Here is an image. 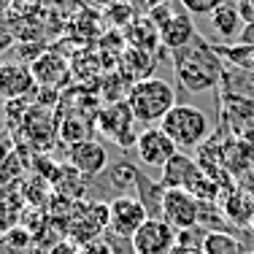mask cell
<instances>
[{
    "label": "cell",
    "instance_id": "obj_4",
    "mask_svg": "<svg viewBox=\"0 0 254 254\" xmlns=\"http://www.w3.org/2000/svg\"><path fill=\"white\" fill-rule=\"evenodd\" d=\"M203 205L192 192L187 190H165L162 187L160 195V205H157V214L160 219H165L176 233H187V230H197L203 219Z\"/></svg>",
    "mask_w": 254,
    "mask_h": 254
},
{
    "label": "cell",
    "instance_id": "obj_13",
    "mask_svg": "<svg viewBox=\"0 0 254 254\" xmlns=\"http://www.w3.org/2000/svg\"><path fill=\"white\" fill-rule=\"evenodd\" d=\"M35 89L33 68L25 63H3L0 65V98L3 100H22Z\"/></svg>",
    "mask_w": 254,
    "mask_h": 254
},
{
    "label": "cell",
    "instance_id": "obj_21",
    "mask_svg": "<svg viewBox=\"0 0 254 254\" xmlns=\"http://www.w3.org/2000/svg\"><path fill=\"white\" fill-rule=\"evenodd\" d=\"M200 238H203V235H200ZM200 238L195 241V230L179 233V246L173 249V254H203L200 252Z\"/></svg>",
    "mask_w": 254,
    "mask_h": 254
},
{
    "label": "cell",
    "instance_id": "obj_24",
    "mask_svg": "<svg viewBox=\"0 0 254 254\" xmlns=\"http://www.w3.org/2000/svg\"><path fill=\"white\" fill-rule=\"evenodd\" d=\"M235 5H238V14L244 19V25L254 22V0H235Z\"/></svg>",
    "mask_w": 254,
    "mask_h": 254
},
{
    "label": "cell",
    "instance_id": "obj_28",
    "mask_svg": "<svg viewBox=\"0 0 254 254\" xmlns=\"http://www.w3.org/2000/svg\"><path fill=\"white\" fill-rule=\"evenodd\" d=\"M249 254H254V252H249Z\"/></svg>",
    "mask_w": 254,
    "mask_h": 254
},
{
    "label": "cell",
    "instance_id": "obj_6",
    "mask_svg": "<svg viewBox=\"0 0 254 254\" xmlns=\"http://www.w3.org/2000/svg\"><path fill=\"white\" fill-rule=\"evenodd\" d=\"M149 208L138 195H117L108 203V230L117 238L132 241V235L143 227V222L149 219Z\"/></svg>",
    "mask_w": 254,
    "mask_h": 254
},
{
    "label": "cell",
    "instance_id": "obj_15",
    "mask_svg": "<svg viewBox=\"0 0 254 254\" xmlns=\"http://www.w3.org/2000/svg\"><path fill=\"white\" fill-rule=\"evenodd\" d=\"M222 214L227 216L230 222L235 225H244V227H252V214H254V197L244 187H235L225 195V205H222Z\"/></svg>",
    "mask_w": 254,
    "mask_h": 254
},
{
    "label": "cell",
    "instance_id": "obj_1",
    "mask_svg": "<svg viewBox=\"0 0 254 254\" xmlns=\"http://www.w3.org/2000/svg\"><path fill=\"white\" fill-rule=\"evenodd\" d=\"M173 63V73H176V81L187 92H208L216 84L222 81L225 70H222V57L216 54V49L208 44L205 38L197 35L190 46L173 52L171 54Z\"/></svg>",
    "mask_w": 254,
    "mask_h": 254
},
{
    "label": "cell",
    "instance_id": "obj_7",
    "mask_svg": "<svg viewBox=\"0 0 254 254\" xmlns=\"http://www.w3.org/2000/svg\"><path fill=\"white\" fill-rule=\"evenodd\" d=\"M68 225V238L78 246L100 241L103 230H108V203H76Z\"/></svg>",
    "mask_w": 254,
    "mask_h": 254
},
{
    "label": "cell",
    "instance_id": "obj_17",
    "mask_svg": "<svg viewBox=\"0 0 254 254\" xmlns=\"http://www.w3.org/2000/svg\"><path fill=\"white\" fill-rule=\"evenodd\" d=\"M203 254H244V244L230 230H205L200 238Z\"/></svg>",
    "mask_w": 254,
    "mask_h": 254
},
{
    "label": "cell",
    "instance_id": "obj_12",
    "mask_svg": "<svg viewBox=\"0 0 254 254\" xmlns=\"http://www.w3.org/2000/svg\"><path fill=\"white\" fill-rule=\"evenodd\" d=\"M200 176H203L200 162H197L195 157H190L187 152H179L165 168H162V179L160 181H162L165 190H187L190 192L192 184H195Z\"/></svg>",
    "mask_w": 254,
    "mask_h": 254
},
{
    "label": "cell",
    "instance_id": "obj_27",
    "mask_svg": "<svg viewBox=\"0 0 254 254\" xmlns=\"http://www.w3.org/2000/svg\"><path fill=\"white\" fill-rule=\"evenodd\" d=\"M249 70L254 73V52H252V63H249Z\"/></svg>",
    "mask_w": 254,
    "mask_h": 254
},
{
    "label": "cell",
    "instance_id": "obj_11",
    "mask_svg": "<svg viewBox=\"0 0 254 254\" xmlns=\"http://www.w3.org/2000/svg\"><path fill=\"white\" fill-rule=\"evenodd\" d=\"M68 165H73L84 179H95L100 173H106L108 168V154H106V146L98 141H81V143H73L68 149Z\"/></svg>",
    "mask_w": 254,
    "mask_h": 254
},
{
    "label": "cell",
    "instance_id": "obj_16",
    "mask_svg": "<svg viewBox=\"0 0 254 254\" xmlns=\"http://www.w3.org/2000/svg\"><path fill=\"white\" fill-rule=\"evenodd\" d=\"M211 27H214V33L225 41L238 38L241 30H244V19H241V14H238V5H235L233 0H227L225 5H219V8L211 14Z\"/></svg>",
    "mask_w": 254,
    "mask_h": 254
},
{
    "label": "cell",
    "instance_id": "obj_3",
    "mask_svg": "<svg viewBox=\"0 0 254 254\" xmlns=\"http://www.w3.org/2000/svg\"><path fill=\"white\" fill-rule=\"evenodd\" d=\"M162 130L168 132L179 149H197L205 143L211 135V119L208 114L200 111L197 106H187V103H176L173 111L162 119Z\"/></svg>",
    "mask_w": 254,
    "mask_h": 254
},
{
    "label": "cell",
    "instance_id": "obj_22",
    "mask_svg": "<svg viewBox=\"0 0 254 254\" xmlns=\"http://www.w3.org/2000/svg\"><path fill=\"white\" fill-rule=\"evenodd\" d=\"M14 41H16L14 25H11V22H5L3 16H0V54L8 52L11 46H14Z\"/></svg>",
    "mask_w": 254,
    "mask_h": 254
},
{
    "label": "cell",
    "instance_id": "obj_9",
    "mask_svg": "<svg viewBox=\"0 0 254 254\" xmlns=\"http://www.w3.org/2000/svg\"><path fill=\"white\" fill-rule=\"evenodd\" d=\"M132 254H173L179 246V233L160 216H149L143 227L130 241Z\"/></svg>",
    "mask_w": 254,
    "mask_h": 254
},
{
    "label": "cell",
    "instance_id": "obj_10",
    "mask_svg": "<svg viewBox=\"0 0 254 254\" xmlns=\"http://www.w3.org/2000/svg\"><path fill=\"white\" fill-rule=\"evenodd\" d=\"M135 152H138V160H141L146 168H160L162 171L181 149L168 138V132L162 130L160 125H154V127H143L141 130L138 143H135Z\"/></svg>",
    "mask_w": 254,
    "mask_h": 254
},
{
    "label": "cell",
    "instance_id": "obj_23",
    "mask_svg": "<svg viewBox=\"0 0 254 254\" xmlns=\"http://www.w3.org/2000/svg\"><path fill=\"white\" fill-rule=\"evenodd\" d=\"M49 254H81V246L73 244L70 238H63V241H57V244L52 246Z\"/></svg>",
    "mask_w": 254,
    "mask_h": 254
},
{
    "label": "cell",
    "instance_id": "obj_5",
    "mask_svg": "<svg viewBox=\"0 0 254 254\" xmlns=\"http://www.w3.org/2000/svg\"><path fill=\"white\" fill-rule=\"evenodd\" d=\"M98 130L106 138H111L117 146H125V149L135 146L138 135H141V130H138V119L132 117L127 100L108 103L106 108H100L98 111Z\"/></svg>",
    "mask_w": 254,
    "mask_h": 254
},
{
    "label": "cell",
    "instance_id": "obj_14",
    "mask_svg": "<svg viewBox=\"0 0 254 254\" xmlns=\"http://www.w3.org/2000/svg\"><path fill=\"white\" fill-rule=\"evenodd\" d=\"M33 76L38 87H54V84H60L68 76V63L54 52H44L33 63Z\"/></svg>",
    "mask_w": 254,
    "mask_h": 254
},
{
    "label": "cell",
    "instance_id": "obj_19",
    "mask_svg": "<svg viewBox=\"0 0 254 254\" xmlns=\"http://www.w3.org/2000/svg\"><path fill=\"white\" fill-rule=\"evenodd\" d=\"M11 192L8 190H0V235H5L11 227L19 225L22 219V208H11Z\"/></svg>",
    "mask_w": 254,
    "mask_h": 254
},
{
    "label": "cell",
    "instance_id": "obj_26",
    "mask_svg": "<svg viewBox=\"0 0 254 254\" xmlns=\"http://www.w3.org/2000/svg\"><path fill=\"white\" fill-rule=\"evenodd\" d=\"M238 44L254 46V22H249V25H244V30H241V35H238Z\"/></svg>",
    "mask_w": 254,
    "mask_h": 254
},
{
    "label": "cell",
    "instance_id": "obj_25",
    "mask_svg": "<svg viewBox=\"0 0 254 254\" xmlns=\"http://www.w3.org/2000/svg\"><path fill=\"white\" fill-rule=\"evenodd\" d=\"M132 5L141 11H146V14H152L154 8H160V5H168V0H132Z\"/></svg>",
    "mask_w": 254,
    "mask_h": 254
},
{
    "label": "cell",
    "instance_id": "obj_20",
    "mask_svg": "<svg viewBox=\"0 0 254 254\" xmlns=\"http://www.w3.org/2000/svg\"><path fill=\"white\" fill-rule=\"evenodd\" d=\"M184 14H195V16H211L219 5H225L227 0H179Z\"/></svg>",
    "mask_w": 254,
    "mask_h": 254
},
{
    "label": "cell",
    "instance_id": "obj_18",
    "mask_svg": "<svg viewBox=\"0 0 254 254\" xmlns=\"http://www.w3.org/2000/svg\"><path fill=\"white\" fill-rule=\"evenodd\" d=\"M125 65L135 73V81L141 78H149L152 76V68H154V52H143V49H127L125 52Z\"/></svg>",
    "mask_w": 254,
    "mask_h": 254
},
{
    "label": "cell",
    "instance_id": "obj_8",
    "mask_svg": "<svg viewBox=\"0 0 254 254\" xmlns=\"http://www.w3.org/2000/svg\"><path fill=\"white\" fill-rule=\"evenodd\" d=\"M146 16L154 22V27L160 30L162 46H165L168 52H179L197 38L195 25L190 22V14H184V11H171V5H160V8H154L152 14H146Z\"/></svg>",
    "mask_w": 254,
    "mask_h": 254
},
{
    "label": "cell",
    "instance_id": "obj_2",
    "mask_svg": "<svg viewBox=\"0 0 254 254\" xmlns=\"http://www.w3.org/2000/svg\"><path fill=\"white\" fill-rule=\"evenodd\" d=\"M127 106H130L132 117L138 119V125L143 127L162 125V119L176 106V89H173L171 81H165L160 76L141 78V81H132L130 92H127Z\"/></svg>",
    "mask_w": 254,
    "mask_h": 254
}]
</instances>
